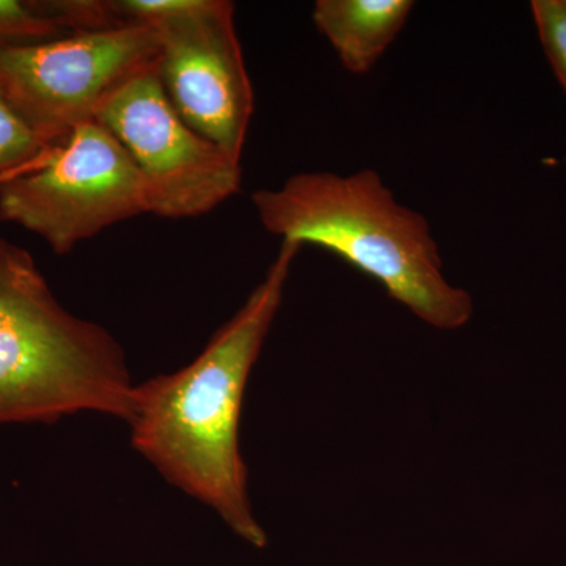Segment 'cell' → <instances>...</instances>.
Returning <instances> with one entry per match:
<instances>
[{"label": "cell", "instance_id": "1", "mask_svg": "<svg viewBox=\"0 0 566 566\" xmlns=\"http://www.w3.org/2000/svg\"><path fill=\"white\" fill-rule=\"evenodd\" d=\"M300 251V244L282 241L263 281L192 363L134 386L125 420L139 455L256 549L266 547L268 535L249 497L241 411Z\"/></svg>", "mask_w": 566, "mask_h": 566}, {"label": "cell", "instance_id": "2", "mask_svg": "<svg viewBox=\"0 0 566 566\" xmlns=\"http://www.w3.org/2000/svg\"><path fill=\"white\" fill-rule=\"evenodd\" d=\"M251 200L266 232L335 253L428 326L457 331L471 322V294L447 281L430 222L398 202L375 170L301 172Z\"/></svg>", "mask_w": 566, "mask_h": 566}, {"label": "cell", "instance_id": "3", "mask_svg": "<svg viewBox=\"0 0 566 566\" xmlns=\"http://www.w3.org/2000/svg\"><path fill=\"white\" fill-rule=\"evenodd\" d=\"M134 386L114 335L66 311L31 253L0 238V427L81 412L125 422Z\"/></svg>", "mask_w": 566, "mask_h": 566}, {"label": "cell", "instance_id": "4", "mask_svg": "<svg viewBox=\"0 0 566 566\" xmlns=\"http://www.w3.org/2000/svg\"><path fill=\"white\" fill-rule=\"evenodd\" d=\"M144 212L136 166L96 120L0 175V221L36 234L57 255Z\"/></svg>", "mask_w": 566, "mask_h": 566}, {"label": "cell", "instance_id": "5", "mask_svg": "<svg viewBox=\"0 0 566 566\" xmlns=\"http://www.w3.org/2000/svg\"><path fill=\"white\" fill-rule=\"evenodd\" d=\"M158 31L70 33L0 50V95L43 145L96 120L123 85L158 65Z\"/></svg>", "mask_w": 566, "mask_h": 566}, {"label": "cell", "instance_id": "6", "mask_svg": "<svg viewBox=\"0 0 566 566\" xmlns=\"http://www.w3.org/2000/svg\"><path fill=\"white\" fill-rule=\"evenodd\" d=\"M96 122L132 158L151 214L197 218L241 191V163L182 120L164 92L156 66L123 85Z\"/></svg>", "mask_w": 566, "mask_h": 566}, {"label": "cell", "instance_id": "7", "mask_svg": "<svg viewBox=\"0 0 566 566\" xmlns=\"http://www.w3.org/2000/svg\"><path fill=\"white\" fill-rule=\"evenodd\" d=\"M158 73L175 111L193 132L241 163L253 88L229 0H185L156 25Z\"/></svg>", "mask_w": 566, "mask_h": 566}, {"label": "cell", "instance_id": "8", "mask_svg": "<svg viewBox=\"0 0 566 566\" xmlns=\"http://www.w3.org/2000/svg\"><path fill=\"white\" fill-rule=\"evenodd\" d=\"M415 7L412 0H316L312 21L345 70L363 76L381 61Z\"/></svg>", "mask_w": 566, "mask_h": 566}, {"label": "cell", "instance_id": "9", "mask_svg": "<svg viewBox=\"0 0 566 566\" xmlns=\"http://www.w3.org/2000/svg\"><path fill=\"white\" fill-rule=\"evenodd\" d=\"M65 35L36 0H0V50Z\"/></svg>", "mask_w": 566, "mask_h": 566}, {"label": "cell", "instance_id": "10", "mask_svg": "<svg viewBox=\"0 0 566 566\" xmlns=\"http://www.w3.org/2000/svg\"><path fill=\"white\" fill-rule=\"evenodd\" d=\"M532 13L543 51L566 93V0H534Z\"/></svg>", "mask_w": 566, "mask_h": 566}, {"label": "cell", "instance_id": "11", "mask_svg": "<svg viewBox=\"0 0 566 566\" xmlns=\"http://www.w3.org/2000/svg\"><path fill=\"white\" fill-rule=\"evenodd\" d=\"M43 147L20 115L0 95V175L28 163Z\"/></svg>", "mask_w": 566, "mask_h": 566}]
</instances>
